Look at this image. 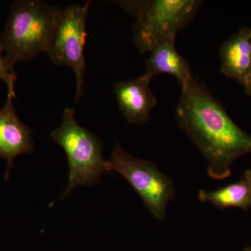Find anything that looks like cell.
Instances as JSON below:
<instances>
[{"label": "cell", "mask_w": 251, "mask_h": 251, "mask_svg": "<svg viewBox=\"0 0 251 251\" xmlns=\"http://www.w3.org/2000/svg\"><path fill=\"white\" fill-rule=\"evenodd\" d=\"M176 117L178 125L209 161L207 173L213 179L228 177L232 163L251 153V135L239 128L196 80L181 89Z\"/></svg>", "instance_id": "cell-1"}, {"label": "cell", "mask_w": 251, "mask_h": 251, "mask_svg": "<svg viewBox=\"0 0 251 251\" xmlns=\"http://www.w3.org/2000/svg\"><path fill=\"white\" fill-rule=\"evenodd\" d=\"M60 9L41 0H19L11 5L0 36V50L11 69L46 53Z\"/></svg>", "instance_id": "cell-2"}, {"label": "cell", "mask_w": 251, "mask_h": 251, "mask_svg": "<svg viewBox=\"0 0 251 251\" xmlns=\"http://www.w3.org/2000/svg\"><path fill=\"white\" fill-rule=\"evenodd\" d=\"M128 14L134 15L133 41L140 54L151 52L155 46L176 38L197 14V0H151L117 1Z\"/></svg>", "instance_id": "cell-3"}, {"label": "cell", "mask_w": 251, "mask_h": 251, "mask_svg": "<svg viewBox=\"0 0 251 251\" xmlns=\"http://www.w3.org/2000/svg\"><path fill=\"white\" fill-rule=\"evenodd\" d=\"M74 108L64 109L60 126L51 132L54 143L60 145L68 158L69 183L61 199L78 186H92L102 174L110 172L103 158V145L98 136L81 126Z\"/></svg>", "instance_id": "cell-4"}, {"label": "cell", "mask_w": 251, "mask_h": 251, "mask_svg": "<svg viewBox=\"0 0 251 251\" xmlns=\"http://www.w3.org/2000/svg\"><path fill=\"white\" fill-rule=\"evenodd\" d=\"M92 1L72 4L59 10L52 39L46 53L57 66L72 68L76 78L75 103L85 87L86 63L84 49L87 32L86 21Z\"/></svg>", "instance_id": "cell-5"}, {"label": "cell", "mask_w": 251, "mask_h": 251, "mask_svg": "<svg viewBox=\"0 0 251 251\" xmlns=\"http://www.w3.org/2000/svg\"><path fill=\"white\" fill-rule=\"evenodd\" d=\"M108 165L110 172L120 173L131 185L153 217H166L167 204L175 198L174 183L153 163L130 156L115 143Z\"/></svg>", "instance_id": "cell-6"}, {"label": "cell", "mask_w": 251, "mask_h": 251, "mask_svg": "<svg viewBox=\"0 0 251 251\" xmlns=\"http://www.w3.org/2000/svg\"><path fill=\"white\" fill-rule=\"evenodd\" d=\"M13 99L7 97L6 103L0 110V158L7 163L4 175L6 181L9 179L15 158L35 151L32 130L20 120Z\"/></svg>", "instance_id": "cell-7"}, {"label": "cell", "mask_w": 251, "mask_h": 251, "mask_svg": "<svg viewBox=\"0 0 251 251\" xmlns=\"http://www.w3.org/2000/svg\"><path fill=\"white\" fill-rule=\"evenodd\" d=\"M151 79L145 74L136 79L120 81L113 86L119 108L127 121L143 125L150 120L157 99L150 89Z\"/></svg>", "instance_id": "cell-8"}, {"label": "cell", "mask_w": 251, "mask_h": 251, "mask_svg": "<svg viewBox=\"0 0 251 251\" xmlns=\"http://www.w3.org/2000/svg\"><path fill=\"white\" fill-rule=\"evenodd\" d=\"M150 52L145 74L151 80L160 74H170L176 77L181 89L195 80L187 61L176 50L174 38L162 41Z\"/></svg>", "instance_id": "cell-9"}, {"label": "cell", "mask_w": 251, "mask_h": 251, "mask_svg": "<svg viewBox=\"0 0 251 251\" xmlns=\"http://www.w3.org/2000/svg\"><path fill=\"white\" fill-rule=\"evenodd\" d=\"M221 72L243 84L251 69L250 28L244 27L223 44L220 49Z\"/></svg>", "instance_id": "cell-10"}, {"label": "cell", "mask_w": 251, "mask_h": 251, "mask_svg": "<svg viewBox=\"0 0 251 251\" xmlns=\"http://www.w3.org/2000/svg\"><path fill=\"white\" fill-rule=\"evenodd\" d=\"M198 198L202 202H209L223 210L239 207L247 210L251 207V185L243 178L241 181L213 191L201 190Z\"/></svg>", "instance_id": "cell-11"}, {"label": "cell", "mask_w": 251, "mask_h": 251, "mask_svg": "<svg viewBox=\"0 0 251 251\" xmlns=\"http://www.w3.org/2000/svg\"><path fill=\"white\" fill-rule=\"evenodd\" d=\"M0 78L4 81L7 87V97H12L13 99L16 98L15 85L17 80L16 72L6 62L1 50H0Z\"/></svg>", "instance_id": "cell-12"}, {"label": "cell", "mask_w": 251, "mask_h": 251, "mask_svg": "<svg viewBox=\"0 0 251 251\" xmlns=\"http://www.w3.org/2000/svg\"><path fill=\"white\" fill-rule=\"evenodd\" d=\"M245 88V93L248 96H251V69L250 72L244 79L242 84Z\"/></svg>", "instance_id": "cell-13"}, {"label": "cell", "mask_w": 251, "mask_h": 251, "mask_svg": "<svg viewBox=\"0 0 251 251\" xmlns=\"http://www.w3.org/2000/svg\"><path fill=\"white\" fill-rule=\"evenodd\" d=\"M243 178H244V179L247 180V181H249L251 185V169L247 170V171H245L244 175V177Z\"/></svg>", "instance_id": "cell-14"}, {"label": "cell", "mask_w": 251, "mask_h": 251, "mask_svg": "<svg viewBox=\"0 0 251 251\" xmlns=\"http://www.w3.org/2000/svg\"><path fill=\"white\" fill-rule=\"evenodd\" d=\"M244 251H251V247L247 248Z\"/></svg>", "instance_id": "cell-15"}, {"label": "cell", "mask_w": 251, "mask_h": 251, "mask_svg": "<svg viewBox=\"0 0 251 251\" xmlns=\"http://www.w3.org/2000/svg\"><path fill=\"white\" fill-rule=\"evenodd\" d=\"M250 32H251V27L250 28Z\"/></svg>", "instance_id": "cell-16"}]
</instances>
